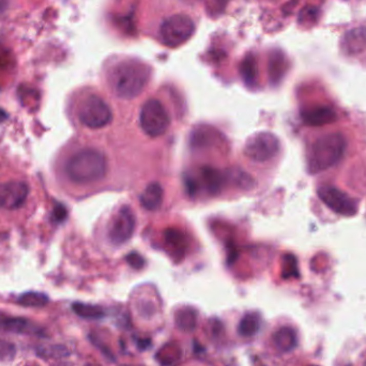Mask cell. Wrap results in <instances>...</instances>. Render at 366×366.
I'll return each instance as SVG.
<instances>
[{
  "label": "cell",
  "mask_w": 366,
  "mask_h": 366,
  "mask_svg": "<svg viewBox=\"0 0 366 366\" xmlns=\"http://www.w3.org/2000/svg\"><path fill=\"white\" fill-rule=\"evenodd\" d=\"M279 140L270 132H258L252 135L244 146V154L250 160L263 163L271 160L279 151Z\"/></svg>",
  "instance_id": "52a82bcc"
},
{
  "label": "cell",
  "mask_w": 366,
  "mask_h": 366,
  "mask_svg": "<svg viewBox=\"0 0 366 366\" xmlns=\"http://www.w3.org/2000/svg\"><path fill=\"white\" fill-rule=\"evenodd\" d=\"M0 328L4 330L18 333V334H38L43 335L40 328L34 326L28 319L22 317H11L6 315H0Z\"/></svg>",
  "instance_id": "4fadbf2b"
},
{
  "label": "cell",
  "mask_w": 366,
  "mask_h": 366,
  "mask_svg": "<svg viewBox=\"0 0 366 366\" xmlns=\"http://www.w3.org/2000/svg\"><path fill=\"white\" fill-rule=\"evenodd\" d=\"M305 125L311 127H323L331 125L337 120V115L333 108L329 106H314L307 108L301 113Z\"/></svg>",
  "instance_id": "8fae6325"
},
{
  "label": "cell",
  "mask_w": 366,
  "mask_h": 366,
  "mask_svg": "<svg viewBox=\"0 0 366 366\" xmlns=\"http://www.w3.org/2000/svg\"><path fill=\"white\" fill-rule=\"evenodd\" d=\"M72 310L77 316H79L80 318L84 319L96 320L103 318L105 315V312L101 307H97V305H92V304H86V303L76 302L72 305Z\"/></svg>",
  "instance_id": "e0dca14e"
},
{
  "label": "cell",
  "mask_w": 366,
  "mask_h": 366,
  "mask_svg": "<svg viewBox=\"0 0 366 366\" xmlns=\"http://www.w3.org/2000/svg\"><path fill=\"white\" fill-rule=\"evenodd\" d=\"M67 214H68V212H67L66 207L63 206L61 204H58L54 208V210H53L52 216H53V219L55 222L60 223V222L65 221L66 217H67Z\"/></svg>",
  "instance_id": "d4e9b609"
},
{
  "label": "cell",
  "mask_w": 366,
  "mask_h": 366,
  "mask_svg": "<svg viewBox=\"0 0 366 366\" xmlns=\"http://www.w3.org/2000/svg\"><path fill=\"white\" fill-rule=\"evenodd\" d=\"M140 205L146 210L155 211L160 209L164 199V190L160 183L152 182L140 195Z\"/></svg>",
  "instance_id": "5bb4252c"
},
{
  "label": "cell",
  "mask_w": 366,
  "mask_h": 366,
  "mask_svg": "<svg viewBox=\"0 0 366 366\" xmlns=\"http://www.w3.org/2000/svg\"><path fill=\"white\" fill-rule=\"evenodd\" d=\"M283 276L285 278H289L291 276H298V265H297V259L294 255L288 254L284 257Z\"/></svg>",
  "instance_id": "cb8c5ba5"
},
{
  "label": "cell",
  "mask_w": 366,
  "mask_h": 366,
  "mask_svg": "<svg viewBox=\"0 0 366 366\" xmlns=\"http://www.w3.org/2000/svg\"><path fill=\"white\" fill-rule=\"evenodd\" d=\"M201 177L207 191L212 195L218 194L225 185L224 175L219 170L210 166H205L201 168Z\"/></svg>",
  "instance_id": "9a60e30c"
},
{
  "label": "cell",
  "mask_w": 366,
  "mask_h": 366,
  "mask_svg": "<svg viewBox=\"0 0 366 366\" xmlns=\"http://www.w3.org/2000/svg\"><path fill=\"white\" fill-rule=\"evenodd\" d=\"M8 4V0H0V13L6 9Z\"/></svg>",
  "instance_id": "83f0119b"
},
{
  "label": "cell",
  "mask_w": 366,
  "mask_h": 366,
  "mask_svg": "<svg viewBox=\"0 0 366 366\" xmlns=\"http://www.w3.org/2000/svg\"><path fill=\"white\" fill-rule=\"evenodd\" d=\"M259 326H260L259 316L255 313H249L243 317L239 323L238 327L239 334L244 337L253 336L259 330Z\"/></svg>",
  "instance_id": "d6986e66"
},
{
  "label": "cell",
  "mask_w": 366,
  "mask_h": 366,
  "mask_svg": "<svg viewBox=\"0 0 366 366\" xmlns=\"http://www.w3.org/2000/svg\"><path fill=\"white\" fill-rule=\"evenodd\" d=\"M68 178L78 185L102 180L107 172L105 155L96 149H82L73 154L65 167Z\"/></svg>",
  "instance_id": "7a4b0ae2"
},
{
  "label": "cell",
  "mask_w": 366,
  "mask_h": 366,
  "mask_svg": "<svg viewBox=\"0 0 366 366\" xmlns=\"http://www.w3.org/2000/svg\"><path fill=\"white\" fill-rule=\"evenodd\" d=\"M127 261L131 267L135 268V269H140V268H143V266L145 263L143 257H140V256L136 253H132V254L128 255Z\"/></svg>",
  "instance_id": "484cf974"
},
{
  "label": "cell",
  "mask_w": 366,
  "mask_h": 366,
  "mask_svg": "<svg viewBox=\"0 0 366 366\" xmlns=\"http://www.w3.org/2000/svg\"><path fill=\"white\" fill-rule=\"evenodd\" d=\"M50 299L42 292L36 291H29L26 294H23L18 297L17 303L26 308H42L48 303Z\"/></svg>",
  "instance_id": "44dd1931"
},
{
  "label": "cell",
  "mask_w": 366,
  "mask_h": 366,
  "mask_svg": "<svg viewBox=\"0 0 366 366\" xmlns=\"http://www.w3.org/2000/svg\"><path fill=\"white\" fill-rule=\"evenodd\" d=\"M164 238H165L166 243L176 253L182 255V253L186 251L188 244H187L185 235L182 234V231H180L178 229H174V228L167 229L164 234Z\"/></svg>",
  "instance_id": "ffe728a7"
},
{
  "label": "cell",
  "mask_w": 366,
  "mask_h": 366,
  "mask_svg": "<svg viewBox=\"0 0 366 366\" xmlns=\"http://www.w3.org/2000/svg\"><path fill=\"white\" fill-rule=\"evenodd\" d=\"M140 128L150 137L162 136L170 126V118L163 104L155 99L145 102L139 115Z\"/></svg>",
  "instance_id": "277c9868"
},
{
  "label": "cell",
  "mask_w": 366,
  "mask_h": 366,
  "mask_svg": "<svg viewBox=\"0 0 366 366\" xmlns=\"http://www.w3.org/2000/svg\"><path fill=\"white\" fill-rule=\"evenodd\" d=\"M365 366H366V362H365Z\"/></svg>",
  "instance_id": "f546056e"
},
{
  "label": "cell",
  "mask_w": 366,
  "mask_h": 366,
  "mask_svg": "<svg viewBox=\"0 0 366 366\" xmlns=\"http://www.w3.org/2000/svg\"><path fill=\"white\" fill-rule=\"evenodd\" d=\"M78 118L85 127L96 130L106 127L112 121L113 114L102 97L89 95L78 108Z\"/></svg>",
  "instance_id": "5b68a950"
},
{
  "label": "cell",
  "mask_w": 366,
  "mask_h": 366,
  "mask_svg": "<svg viewBox=\"0 0 366 366\" xmlns=\"http://www.w3.org/2000/svg\"><path fill=\"white\" fill-rule=\"evenodd\" d=\"M257 76V69L254 60H247L242 66V77L248 85H253Z\"/></svg>",
  "instance_id": "603a6c76"
},
{
  "label": "cell",
  "mask_w": 366,
  "mask_h": 366,
  "mask_svg": "<svg viewBox=\"0 0 366 366\" xmlns=\"http://www.w3.org/2000/svg\"><path fill=\"white\" fill-rule=\"evenodd\" d=\"M321 201L339 215L352 216L358 211L356 201L346 193L332 186H322L317 191Z\"/></svg>",
  "instance_id": "9c48e42d"
},
{
  "label": "cell",
  "mask_w": 366,
  "mask_h": 366,
  "mask_svg": "<svg viewBox=\"0 0 366 366\" xmlns=\"http://www.w3.org/2000/svg\"><path fill=\"white\" fill-rule=\"evenodd\" d=\"M340 48L350 56L366 52V27H357L347 31L340 40Z\"/></svg>",
  "instance_id": "7c38bea8"
},
{
  "label": "cell",
  "mask_w": 366,
  "mask_h": 366,
  "mask_svg": "<svg viewBox=\"0 0 366 366\" xmlns=\"http://www.w3.org/2000/svg\"><path fill=\"white\" fill-rule=\"evenodd\" d=\"M347 141L340 133L327 134L317 139L311 147L308 165L311 174H319L335 166L343 157Z\"/></svg>",
  "instance_id": "3957f363"
},
{
  "label": "cell",
  "mask_w": 366,
  "mask_h": 366,
  "mask_svg": "<svg viewBox=\"0 0 366 366\" xmlns=\"http://www.w3.org/2000/svg\"><path fill=\"white\" fill-rule=\"evenodd\" d=\"M135 215L130 207H121L113 217L108 228V239L115 246H122L128 242L135 230Z\"/></svg>",
  "instance_id": "ba28073f"
},
{
  "label": "cell",
  "mask_w": 366,
  "mask_h": 366,
  "mask_svg": "<svg viewBox=\"0 0 366 366\" xmlns=\"http://www.w3.org/2000/svg\"><path fill=\"white\" fill-rule=\"evenodd\" d=\"M8 118V114L4 111L3 108H0V122L5 121Z\"/></svg>",
  "instance_id": "4316f807"
},
{
  "label": "cell",
  "mask_w": 366,
  "mask_h": 366,
  "mask_svg": "<svg viewBox=\"0 0 366 366\" xmlns=\"http://www.w3.org/2000/svg\"><path fill=\"white\" fill-rule=\"evenodd\" d=\"M208 132V130H204V128H199L197 131H194L192 136V144L194 147H202V146L210 145L212 137L211 133Z\"/></svg>",
  "instance_id": "7402d4cb"
},
{
  "label": "cell",
  "mask_w": 366,
  "mask_h": 366,
  "mask_svg": "<svg viewBox=\"0 0 366 366\" xmlns=\"http://www.w3.org/2000/svg\"><path fill=\"white\" fill-rule=\"evenodd\" d=\"M150 78V68L137 60H125L109 73L108 80L113 92L120 99L131 100L138 96Z\"/></svg>",
  "instance_id": "6da1fadb"
},
{
  "label": "cell",
  "mask_w": 366,
  "mask_h": 366,
  "mask_svg": "<svg viewBox=\"0 0 366 366\" xmlns=\"http://www.w3.org/2000/svg\"><path fill=\"white\" fill-rule=\"evenodd\" d=\"M29 194L27 183L23 181H9L0 185V208L15 210L25 204Z\"/></svg>",
  "instance_id": "30bf717a"
},
{
  "label": "cell",
  "mask_w": 366,
  "mask_h": 366,
  "mask_svg": "<svg viewBox=\"0 0 366 366\" xmlns=\"http://www.w3.org/2000/svg\"><path fill=\"white\" fill-rule=\"evenodd\" d=\"M310 366H318V365H310Z\"/></svg>",
  "instance_id": "f1b7e54d"
},
{
  "label": "cell",
  "mask_w": 366,
  "mask_h": 366,
  "mask_svg": "<svg viewBox=\"0 0 366 366\" xmlns=\"http://www.w3.org/2000/svg\"><path fill=\"white\" fill-rule=\"evenodd\" d=\"M176 324L182 331L190 332L196 327L197 314L191 308H185L177 312L175 317Z\"/></svg>",
  "instance_id": "ac0fdd59"
},
{
  "label": "cell",
  "mask_w": 366,
  "mask_h": 366,
  "mask_svg": "<svg viewBox=\"0 0 366 366\" xmlns=\"http://www.w3.org/2000/svg\"><path fill=\"white\" fill-rule=\"evenodd\" d=\"M195 31L193 21L187 15H173L166 18L160 28V38L169 47H178L191 39Z\"/></svg>",
  "instance_id": "8992f818"
},
{
  "label": "cell",
  "mask_w": 366,
  "mask_h": 366,
  "mask_svg": "<svg viewBox=\"0 0 366 366\" xmlns=\"http://www.w3.org/2000/svg\"><path fill=\"white\" fill-rule=\"evenodd\" d=\"M273 341L280 351H289L297 345V336L291 328L283 327L274 333Z\"/></svg>",
  "instance_id": "2e32d148"
}]
</instances>
